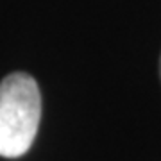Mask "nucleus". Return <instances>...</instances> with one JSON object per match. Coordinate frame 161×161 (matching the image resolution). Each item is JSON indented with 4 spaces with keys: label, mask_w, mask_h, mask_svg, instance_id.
Returning a JSON list of instances; mask_svg holds the SVG:
<instances>
[{
    "label": "nucleus",
    "mask_w": 161,
    "mask_h": 161,
    "mask_svg": "<svg viewBox=\"0 0 161 161\" xmlns=\"http://www.w3.org/2000/svg\"><path fill=\"white\" fill-rule=\"evenodd\" d=\"M159 74H161V61H159Z\"/></svg>",
    "instance_id": "f03ea898"
},
{
    "label": "nucleus",
    "mask_w": 161,
    "mask_h": 161,
    "mask_svg": "<svg viewBox=\"0 0 161 161\" xmlns=\"http://www.w3.org/2000/svg\"><path fill=\"white\" fill-rule=\"evenodd\" d=\"M41 95L29 74L14 72L0 82V156L20 158L36 138Z\"/></svg>",
    "instance_id": "f257e3e1"
}]
</instances>
